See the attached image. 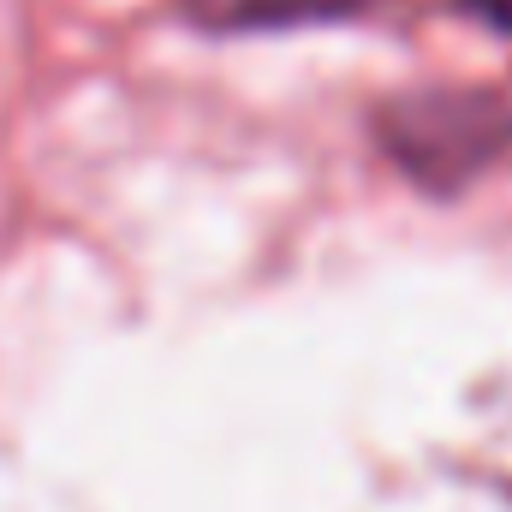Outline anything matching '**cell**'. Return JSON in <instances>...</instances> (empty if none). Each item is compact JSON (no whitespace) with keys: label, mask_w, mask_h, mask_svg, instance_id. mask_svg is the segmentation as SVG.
<instances>
[{"label":"cell","mask_w":512,"mask_h":512,"mask_svg":"<svg viewBox=\"0 0 512 512\" xmlns=\"http://www.w3.org/2000/svg\"><path fill=\"white\" fill-rule=\"evenodd\" d=\"M364 0H185V18L197 30H292V24H328L358 12Z\"/></svg>","instance_id":"2"},{"label":"cell","mask_w":512,"mask_h":512,"mask_svg":"<svg viewBox=\"0 0 512 512\" xmlns=\"http://www.w3.org/2000/svg\"><path fill=\"white\" fill-rule=\"evenodd\" d=\"M382 149L423 191H465L512 143V102L501 90H423L387 102Z\"/></svg>","instance_id":"1"},{"label":"cell","mask_w":512,"mask_h":512,"mask_svg":"<svg viewBox=\"0 0 512 512\" xmlns=\"http://www.w3.org/2000/svg\"><path fill=\"white\" fill-rule=\"evenodd\" d=\"M465 6H471L483 24H495V30H507L512 36V0H465Z\"/></svg>","instance_id":"3"}]
</instances>
